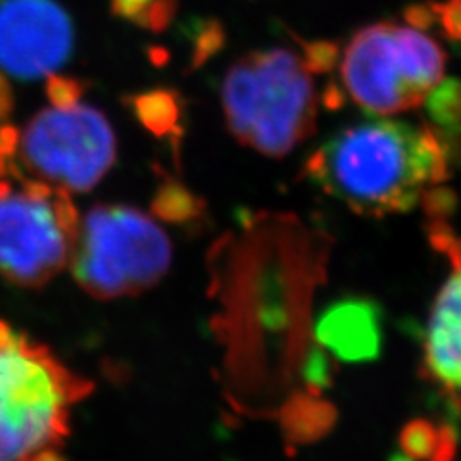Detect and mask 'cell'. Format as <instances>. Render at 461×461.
<instances>
[{
  "mask_svg": "<svg viewBox=\"0 0 461 461\" xmlns=\"http://www.w3.org/2000/svg\"><path fill=\"white\" fill-rule=\"evenodd\" d=\"M304 173L352 212L384 218L425 206L450 177V154L430 127L369 120L323 142Z\"/></svg>",
  "mask_w": 461,
  "mask_h": 461,
  "instance_id": "6da1fadb",
  "label": "cell"
},
{
  "mask_svg": "<svg viewBox=\"0 0 461 461\" xmlns=\"http://www.w3.org/2000/svg\"><path fill=\"white\" fill-rule=\"evenodd\" d=\"M89 393V381L0 321V461H33L60 448L71 406Z\"/></svg>",
  "mask_w": 461,
  "mask_h": 461,
  "instance_id": "7a4b0ae2",
  "label": "cell"
},
{
  "mask_svg": "<svg viewBox=\"0 0 461 461\" xmlns=\"http://www.w3.org/2000/svg\"><path fill=\"white\" fill-rule=\"evenodd\" d=\"M221 103L230 133L259 154L281 158L315 131L312 71L286 49L242 56L223 79Z\"/></svg>",
  "mask_w": 461,
  "mask_h": 461,
  "instance_id": "3957f363",
  "label": "cell"
},
{
  "mask_svg": "<svg viewBox=\"0 0 461 461\" xmlns=\"http://www.w3.org/2000/svg\"><path fill=\"white\" fill-rule=\"evenodd\" d=\"M85 293L100 300L149 291L171 266L166 230L131 206H95L79 220L69 262Z\"/></svg>",
  "mask_w": 461,
  "mask_h": 461,
  "instance_id": "277c9868",
  "label": "cell"
},
{
  "mask_svg": "<svg viewBox=\"0 0 461 461\" xmlns=\"http://www.w3.org/2000/svg\"><path fill=\"white\" fill-rule=\"evenodd\" d=\"M446 56L417 27L375 23L357 32L342 56L340 76L354 103L393 115L425 103L442 81Z\"/></svg>",
  "mask_w": 461,
  "mask_h": 461,
  "instance_id": "5b68a950",
  "label": "cell"
},
{
  "mask_svg": "<svg viewBox=\"0 0 461 461\" xmlns=\"http://www.w3.org/2000/svg\"><path fill=\"white\" fill-rule=\"evenodd\" d=\"M113 162L115 135L106 115L76 103L35 113L18 131L8 169H16V179L74 194L91 191Z\"/></svg>",
  "mask_w": 461,
  "mask_h": 461,
  "instance_id": "8992f818",
  "label": "cell"
},
{
  "mask_svg": "<svg viewBox=\"0 0 461 461\" xmlns=\"http://www.w3.org/2000/svg\"><path fill=\"white\" fill-rule=\"evenodd\" d=\"M16 181H0V277L39 288L69 266L79 215L69 193Z\"/></svg>",
  "mask_w": 461,
  "mask_h": 461,
  "instance_id": "52a82bcc",
  "label": "cell"
},
{
  "mask_svg": "<svg viewBox=\"0 0 461 461\" xmlns=\"http://www.w3.org/2000/svg\"><path fill=\"white\" fill-rule=\"evenodd\" d=\"M74 49V25L54 0H0V74L37 79L60 69Z\"/></svg>",
  "mask_w": 461,
  "mask_h": 461,
  "instance_id": "ba28073f",
  "label": "cell"
},
{
  "mask_svg": "<svg viewBox=\"0 0 461 461\" xmlns=\"http://www.w3.org/2000/svg\"><path fill=\"white\" fill-rule=\"evenodd\" d=\"M425 208L430 244L448 259L450 271L429 315L423 366L429 379L461 403V235L444 220L446 191Z\"/></svg>",
  "mask_w": 461,
  "mask_h": 461,
  "instance_id": "9c48e42d",
  "label": "cell"
},
{
  "mask_svg": "<svg viewBox=\"0 0 461 461\" xmlns=\"http://www.w3.org/2000/svg\"><path fill=\"white\" fill-rule=\"evenodd\" d=\"M317 339L342 359H367L381 342L379 317L367 302H340L323 313Z\"/></svg>",
  "mask_w": 461,
  "mask_h": 461,
  "instance_id": "30bf717a",
  "label": "cell"
},
{
  "mask_svg": "<svg viewBox=\"0 0 461 461\" xmlns=\"http://www.w3.org/2000/svg\"><path fill=\"white\" fill-rule=\"evenodd\" d=\"M131 106L139 122L158 137L171 135L181 118V100L173 91L156 89L137 95Z\"/></svg>",
  "mask_w": 461,
  "mask_h": 461,
  "instance_id": "8fae6325",
  "label": "cell"
},
{
  "mask_svg": "<svg viewBox=\"0 0 461 461\" xmlns=\"http://www.w3.org/2000/svg\"><path fill=\"white\" fill-rule=\"evenodd\" d=\"M110 8L127 22L160 33L177 12V0H110Z\"/></svg>",
  "mask_w": 461,
  "mask_h": 461,
  "instance_id": "7c38bea8",
  "label": "cell"
},
{
  "mask_svg": "<svg viewBox=\"0 0 461 461\" xmlns=\"http://www.w3.org/2000/svg\"><path fill=\"white\" fill-rule=\"evenodd\" d=\"M429 118L444 129L461 127V81H440L425 98Z\"/></svg>",
  "mask_w": 461,
  "mask_h": 461,
  "instance_id": "4fadbf2b",
  "label": "cell"
},
{
  "mask_svg": "<svg viewBox=\"0 0 461 461\" xmlns=\"http://www.w3.org/2000/svg\"><path fill=\"white\" fill-rule=\"evenodd\" d=\"M225 42V33L223 27L213 22H198V27L194 29L193 35V64L202 66L208 58H212L215 52H218Z\"/></svg>",
  "mask_w": 461,
  "mask_h": 461,
  "instance_id": "5bb4252c",
  "label": "cell"
},
{
  "mask_svg": "<svg viewBox=\"0 0 461 461\" xmlns=\"http://www.w3.org/2000/svg\"><path fill=\"white\" fill-rule=\"evenodd\" d=\"M196 198H193L189 193H186L183 186L176 183H167L164 185L160 191H158L156 196V210L160 212L164 218L169 220H185L186 215L191 213L194 208Z\"/></svg>",
  "mask_w": 461,
  "mask_h": 461,
  "instance_id": "9a60e30c",
  "label": "cell"
},
{
  "mask_svg": "<svg viewBox=\"0 0 461 461\" xmlns=\"http://www.w3.org/2000/svg\"><path fill=\"white\" fill-rule=\"evenodd\" d=\"M83 85L74 77L62 76H49L47 81V96L52 106H71L81 100Z\"/></svg>",
  "mask_w": 461,
  "mask_h": 461,
  "instance_id": "2e32d148",
  "label": "cell"
},
{
  "mask_svg": "<svg viewBox=\"0 0 461 461\" xmlns=\"http://www.w3.org/2000/svg\"><path fill=\"white\" fill-rule=\"evenodd\" d=\"M339 60V47L335 42H327V41H317V42H308L304 47V64L312 74H323V71H329Z\"/></svg>",
  "mask_w": 461,
  "mask_h": 461,
  "instance_id": "e0dca14e",
  "label": "cell"
},
{
  "mask_svg": "<svg viewBox=\"0 0 461 461\" xmlns=\"http://www.w3.org/2000/svg\"><path fill=\"white\" fill-rule=\"evenodd\" d=\"M438 10L446 25V32L452 37H461V0H452L450 5L440 6Z\"/></svg>",
  "mask_w": 461,
  "mask_h": 461,
  "instance_id": "ac0fdd59",
  "label": "cell"
},
{
  "mask_svg": "<svg viewBox=\"0 0 461 461\" xmlns=\"http://www.w3.org/2000/svg\"><path fill=\"white\" fill-rule=\"evenodd\" d=\"M12 106H14L12 89H10V85L6 83L5 76L0 74V125H3L5 120L8 118Z\"/></svg>",
  "mask_w": 461,
  "mask_h": 461,
  "instance_id": "d6986e66",
  "label": "cell"
}]
</instances>
